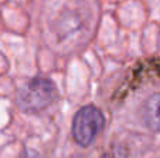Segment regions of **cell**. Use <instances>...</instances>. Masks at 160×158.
I'll return each instance as SVG.
<instances>
[{
  "mask_svg": "<svg viewBox=\"0 0 160 158\" xmlns=\"http://www.w3.org/2000/svg\"><path fill=\"white\" fill-rule=\"evenodd\" d=\"M104 126V116L101 111L94 105H86L80 108L75 115L72 125V133L76 143L82 147H88L97 139Z\"/></svg>",
  "mask_w": 160,
  "mask_h": 158,
  "instance_id": "cell-3",
  "label": "cell"
},
{
  "mask_svg": "<svg viewBox=\"0 0 160 158\" xmlns=\"http://www.w3.org/2000/svg\"><path fill=\"white\" fill-rule=\"evenodd\" d=\"M138 120L146 130L160 133V91H152L139 102Z\"/></svg>",
  "mask_w": 160,
  "mask_h": 158,
  "instance_id": "cell-4",
  "label": "cell"
},
{
  "mask_svg": "<svg viewBox=\"0 0 160 158\" xmlns=\"http://www.w3.org/2000/svg\"><path fill=\"white\" fill-rule=\"evenodd\" d=\"M56 87L49 78L37 77L24 83L17 91V106L25 114H38L52 104Z\"/></svg>",
  "mask_w": 160,
  "mask_h": 158,
  "instance_id": "cell-2",
  "label": "cell"
},
{
  "mask_svg": "<svg viewBox=\"0 0 160 158\" xmlns=\"http://www.w3.org/2000/svg\"><path fill=\"white\" fill-rule=\"evenodd\" d=\"M90 24V8L82 0H53L47 18L52 44L58 46L73 48L88 39Z\"/></svg>",
  "mask_w": 160,
  "mask_h": 158,
  "instance_id": "cell-1",
  "label": "cell"
}]
</instances>
